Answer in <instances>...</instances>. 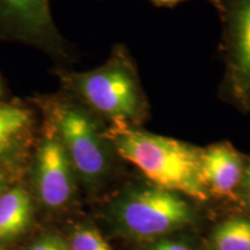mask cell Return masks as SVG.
Instances as JSON below:
<instances>
[{"label":"cell","mask_w":250,"mask_h":250,"mask_svg":"<svg viewBox=\"0 0 250 250\" xmlns=\"http://www.w3.org/2000/svg\"><path fill=\"white\" fill-rule=\"evenodd\" d=\"M104 134L117 154L136 166L155 187L197 201L208 198L202 181L199 149L130 125H110Z\"/></svg>","instance_id":"6da1fadb"},{"label":"cell","mask_w":250,"mask_h":250,"mask_svg":"<svg viewBox=\"0 0 250 250\" xmlns=\"http://www.w3.org/2000/svg\"><path fill=\"white\" fill-rule=\"evenodd\" d=\"M62 92L76 99L100 121L138 126L148 115V102L138 73L123 46L101 66L86 72L56 70Z\"/></svg>","instance_id":"7a4b0ae2"},{"label":"cell","mask_w":250,"mask_h":250,"mask_svg":"<svg viewBox=\"0 0 250 250\" xmlns=\"http://www.w3.org/2000/svg\"><path fill=\"white\" fill-rule=\"evenodd\" d=\"M31 103L57 134L78 176L87 187L98 186L108 171L110 145L101 121L65 92L39 95Z\"/></svg>","instance_id":"3957f363"},{"label":"cell","mask_w":250,"mask_h":250,"mask_svg":"<svg viewBox=\"0 0 250 250\" xmlns=\"http://www.w3.org/2000/svg\"><path fill=\"white\" fill-rule=\"evenodd\" d=\"M116 214L124 228L138 236L161 235L192 219L191 208L179 193L155 186L127 191L116 204Z\"/></svg>","instance_id":"277c9868"},{"label":"cell","mask_w":250,"mask_h":250,"mask_svg":"<svg viewBox=\"0 0 250 250\" xmlns=\"http://www.w3.org/2000/svg\"><path fill=\"white\" fill-rule=\"evenodd\" d=\"M0 40L31 45L61 62L72 57L49 0H0Z\"/></svg>","instance_id":"5b68a950"},{"label":"cell","mask_w":250,"mask_h":250,"mask_svg":"<svg viewBox=\"0 0 250 250\" xmlns=\"http://www.w3.org/2000/svg\"><path fill=\"white\" fill-rule=\"evenodd\" d=\"M224 27L227 74L234 99L250 105V0H213Z\"/></svg>","instance_id":"8992f818"},{"label":"cell","mask_w":250,"mask_h":250,"mask_svg":"<svg viewBox=\"0 0 250 250\" xmlns=\"http://www.w3.org/2000/svg\"><path fill=\"white\" fill-rule=\"evenodd\" d=\"M74 173L57 134L41 118L34 183L42 204L50 208H59L70 203L76 193Z\"/></svg>","instance_id":"52a82bcc"},{"label":"cell","mask_w":250,"mask_h":250,"mask_svg":"<svg viewBox=\"0 0 250 250\" xmlns=\"http://www.w3.org/2000/svg\"><path fill=\"white\" fill-rule=\"evenodd\" d=\"M40 129L41 115L35 105L19 100L0 101V166L23 154Z\"/></svg>","instance_id":"ba28073f"},{"label":"cell","mask_w":250,"mask_h":250,"mask_svg":"<svg viewBox=\"0 0 250 250\" xmlns=\"http://www.w3.org/2000/svg\"><path fill=\"white\" fill-rule=\"evenodd\" d=\"M201 175L208 192L229 196L241 182L243 162L229 144H215L201 151Z\"/></svg>","instance_id":"9c48e42d"},{"label":"cell","mask_w":250,"mask_h":250,"mask_svg":"<svg viewBox=\"0 0 250 250\" xmlns=\"http://www.w3.org/2000/svg\"><path fill=\"white\" fill-rule=\"evenodd\" d=\"M31 218V198L24 188H7L0 193V239L8 240L26 229Z\"/></svg>","instance_id":"30bf717a"},{"label":"cell","mask_w":250,"mask_h":250,"mask_svg":"<svg viewBox=\"0 0 250 250\" xmlns=\"http://www.w3.org/2000/svg\"><path fill=\"white\" fill-rule=\"evenodd\" d=\"M213 245L215 250H250V221L235 218L219 225Z\"/></svg>","instance_id":"8fae6325"},{"label":"cell","mask_w":250,"mask_h":250,"mask_svg":"<svg viewBox=\"0 0 250 250\" xmlns=\"http://www.w3.org/2000/svg\"><path fill=\"white\" fill-rule=\"evenodd\" d=\"M71 250H112L98 230L80 227L71 237Z\"/></svg>","instance_id":"7c38bea8"},{"label":"cell","mask_w":250,"mask_h":250,"mask_svg":"<svg viewBox=\"0 0 250 250\" xmlns=\"http://www.w3.org/2000/svg\"><path fill=\"white\" fill-rule=\"evenodd\" d=\"M29 250H70L66 243L61 237L55 235H46L37 240Z\"/></svg>","instance_id":"4fadbf2b"},{"label":"cell","mask_w":250,"mask_h":250,"mask_svg":"<svg viewBox=\"0 0 250 250\" xmlns=\"http://www.w3.org/2000/svg\"><path fill=\"white\" fill-rule=\"evenodd\" d=\"M151 250H190V248L179 242L166 241L154 246Z\"/></svg>","instance_id":"5bb4252c"},{"label":"cell","mask_w":250,"mask_h":250,"mask_svg":"<svg viewBox=\"0 0 250 250\" xmlns=\"http://www.w3.org/2000/svg\"><path fill=\"white\" fill-rule=\"evenodd\" d=\"M156 7H174V6L181 4L184 0H149ZM213 4V0H210Z\"/></svg>","instance_id":"9a60e30c"},{"label":"cell","mask_w":250,"mask_h":250,"mask_svg":"<svg viewBox=\"0 0 250 250\" xmlns=\"http://www.w3.org/2000/svg\"><path fill=\"white\" fill-rule=\"evenodd\" d=\"M7 182L8 181H7V179H6L5 175L0 171V193L7 189Z\"/></svg>","instance_id":"2e32d148"},{"label":"cell","mask_w":250,"mask_h":250,"mask_svg":"<svg viewBox=\"0 0 250 250\" xmlns=\"http://www.w3.org/2000/svg\"><path fill=\"white\" fill-rule=\"evenodd\" d=\"M6 99V87L4 85V81H2V78L0 77V101H4Z\"/></svg>","instance_id":"e0dca14e"},{"label":"cell","mask_w":250,"mask_h":250,"mask_svg":"<svg viewBox=\"0 0 250 250\" xmlns=\"http://www.w3.org/2000/svg\"><path fill=\"white\" fill-rule=\"evenodd\" d=\"M245 184L248 189H250V165L248 166V168H247L245 174Z\"/></svg>","instance_id":"ac0fdd59"},{"label":"cell","mask_w":250,"mask_h":250,"mask_svg":"<svg viewBox=\"0 0 250 250\" xmlns=\"http://www.w3.org/2000/svg\"><path fill=\"white\" fill-rule=\"evenodd\" d=\"M0 250H1V249H0Z\"/></svg>","instance_id":"d6986e66"}]
</instances>
